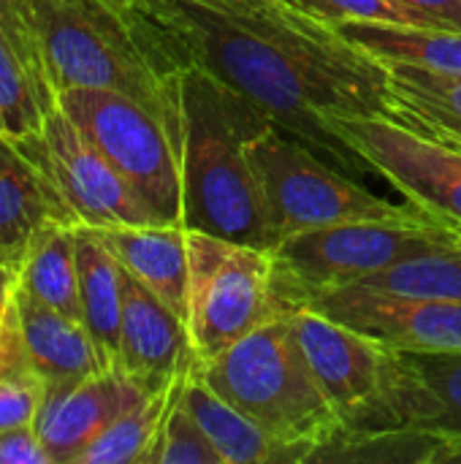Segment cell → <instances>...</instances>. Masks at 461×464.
Wrapping results in <instances>:
<instances>
[{"instance_id": "f546056e", "label": "cell", "mask_w": 461, "mask_h": 464, "mask_svg": "<svg viewBox=\"0 0 461 464\" xmlns=\"http://www.w3.org/2000/svg\"><path fill=\"white\" fill-rule=\"evenodd\" d=\"M46 386L49 383L30 367L0 375V432L35 424Z\"/></svg>"}, {"instance_id": "83f0119b", "label": "cell", "mask_w": 461, "mask_h": 464, "mask_svg": "<svg viewBox=\"0 0 461 464\" xmlns=\"http://www.w3.org/2000/svg\"><path fill=\"white\" fill-rule=\"evenodd\" d=\"M187 372H182L171 386V397L147 464H223L220 454L182 402V386Z\"/></svg>"}, {"instance_id": "d6986e66", "label": "cell", "mask_w": 461, "mask_h": 464, "mask_svg": "<svg viewBox=\"0 0 461 464\" xmlns=\"http://www.w3.org/2000/svg\"><path fill=\"white\" fill-rule=\"evenodd\" d=\"M397 122L461 150V76L402 63H380Z\"/></svg>"}, {"instance_id": "30bf717a", "label": "cell", "mask_w": 461, "mask_h": 464, "mask_svg": "<svg viewBox=\"0 0 461 464\" xmlns=\"http://www.w3.org/2000/svg\"><path fill=\"white\" fill-rule=\"evenodd\" d=\"M331 125L410 204L461 228V150L389 117H345Z\"/></svg>"}, {"instance_id": "e575fe53", "label": "cell", "mask_w": 461, "mask_h": 464, "mask_svg": "<svg viewBox=\"0 0 461 464\" xmlns=\"http://www.w3.org/2000/svg\"><path fill=\"white\" fill-rule=\"evenodd\" d=\"M198 3L220 8V11H231V14H258V11H274L285 0H198Z\"/></svg>"}, {"instance_id": "8992f818", "label": "cell", "mask_w": 461, "mask_h": 464, "mask_svg": "<svg viewBox=\"0 0 461 464\" xmlns=\"http://www.w3.org/2000/svg\"><path fill=\"white\" fill-rule=\"evenodd\" d=\"M451 247H459L456 228L443 223H345L291 234L272 250L274 310L291 315L405 258Z\"/></svg>"}, {"instance_id": "ffe728a7", "label": "cell", "mask_w": 461, "mask_h": 464, "mask_svg": "<svg viewBox=\"0 0 461 464\" xmlns=\"http://www.w3.org/2000/svg\"><path fill=\"white\" fill-rule=\"evenodd\" d=\"M76 272L82 324L87 326L103 364L117 370L122 329V264L90 226H76Z\"/></svg>"}, {"instance_id": "4316f807", "label": "cell", "mask_w": 461, "mask_h": 464, "mask_svg": "<svg viewBox=\"0 0 461 464\" xmlns=\"http://www.w3.org/2000/svg\"><path fill=\"white\" fill-rule=\"evenodd\" d=\"M57 106V95L41 84L24 57L0 41V133L24 139L41 133L46 114Z\"/></svg>"}, {"instance_id": "8fae6325", "label": "cell", "mask_w": 461, "mask_h": 464, "mask_svg": "<svg viewBox=\"0 0 461 464\" xmlns=\"http://www.w3.org/2000/svg\"><path fill=\"white\" fill-rule=\"evenodd\" d=\"M14 141L46 166L79 226H163L60 106L46 114L41 133Z\"/></svg>"}, {"instance_id": "5b68a950", "label": "cell", "mask_w": 461, "mask_h": 464, "mask_svg": "<svg viewBox=\"0 0 461 464\" xmlns=\"http://www.w3.org/2000/svg\"><path fill=\"white\" fill-rule=\"evenodd\" d=\"M247 158L258 177L277 245L291 234L345 223H443L410 201L394 204L367 190L361 179L331 166L274 122H266V128L247 141Z\"/></svg>"}, {"instance_id": "836d02e7", "label": "cell", "mask_w": 461, "mask_h": 464, "mask_svg": "<svg viewBox=\"0 0 461 464\" xmlns=\"http://www.w3.org/2000/svg\"><path fill=\"white\" fill-rule=\"evenodd\" d=\"M0 41H5V44H11L22 57H24V63L33 68V73H35V65H33V57H30V49H27V41H24V35H22V30H19V22H16V16L11 14V8H8V0H0ZM38 76V73H35ZM41 79V76H38ZM43 84V82H41ZM46 87V84H43ZM49 90V87H46Z\"/></svg>"}, {"instance_id": "ba28073f", "label": "cell", "mask_w": 461, "mask_h": 464, "mask_svg": "<svg viewBox=\"0 0 461 464\" xmlns=\"http://www.w3.org/2000/svg\"><path fill=\"white\" fill-rule=\"evenodd\" d=\"M57 106L122 174L158 223L179 226L182 185L177 152L155 111L125 92L101 87L60 90Z\"/></svg>"}, {"instance_id": "603a6c76", "label": "cell", "mask_w": 461, "mask_h": 464, "mask_svg": "<svg viewBox=\"0 0 461 464\" xmlns=\"http://www.w3.org/2000/svg\"><path fill=\"white\" fill-rule=\"evenodd\" d=\"M16 288H22L41 304L82 321L76 226L49 223L33 237L16 266Z\"/></svg>"}, {"instance_id": "f1b7e54d", "label": "cell", "mask_w": 461, "mask_h": 464, "mask_svg": "<svg viewBox=\"0 0 461 464\" xmlns=\"http://www.w3.org/2000/svg\"><path fill=\"white\" fill-rule=\"evenodd\" d=\"M302 14L334 24V22H402V24H418V27H437L429 16L413 14L405 5L394 0H285Z\"/></svg>"}, {"instance_id": "d590c367", "label": "cell", "mask_w": 461, "mask_h": 464, "mask_svg": "<svg viewBox=\"0 0 461 464\" xmlns=\"http://www.w3.org/2000/svg\"><path fill=\"white\" fill-rule=\"evenodd\" d=\"M14 288H16V266L0 256V304H5L14 296Z\"/></svg>"}, {"instance_id": "9a60e30c", "label": "cell", "mask_w": 461, "mask_h": 464, "mask_svg": "<svg viewBox=\"0 0 461 464\" xmlns=\"http://www.w3.org/2000/svg\"><path fill=\"white\" fill-rule=\"evenodd\" d=\"M389 402L402 427L446 438L461 462V356L391 348Z\"/></svg>"}, {"instance_id": "ac0fdd59", "label": "cell", "mask_w": 461, "mask_h": 464, "mask_svg": "<svg viewBox=\"0 0 461 464\" xmlns=\"http://www.w3.org/2000/svg\"><path fill=\"white\" fill-rule=\"evenodd\" d=\"M92 228V226H90ZM114 258L166 302L182 321L187 318V228L182 226H111L95 228Z\"/></svg>"}, {"instance_id": "52a82bcc", "label": "cell", "mask_w": 461, "mask_h": 464, "mask_svg": "<svg viewBox=\"0 0 461 464\" xmlns=\"http://www.w3.org/2000/svg\"><path fill=\"white\" fill-rule=\"evenodd\" d=\"M187 334L196 362L215 359L269 318L272 253L204 231H187Z\"/></svg>"}, {"instance_id": "9c48e42d", "label": "cell", "mask_w": 461, "mask_h": 464, "mask_svg": "<svg viewBox=\"0 0 461 464\" xmlns=\"http://www.w3.org/2000/svg\"><path fill=\"white\" fill-rule=\"evenodd\" d=\"M291 318L307 364L345 432L402 427L389 402L391 348L310 307Z\"/></svg>"}, {"instance_id": "d4e9b609", "label": "cell", "mask_w": 461, "mask_h": 464, "mask_svg": "<svg viewBox=\"0 0 461 464\" xmlns=\"http://www.w3.org/2000/svg\"><path fill=\"white\" fill-rule=\"evenodd\" d=\"M351 288L413 299L461 302V247L405 258Z\"/></svg>"}, {"instance_id": "cb8c5ba5", "label": "cell", "mask_w": 461, "mask_h": 464, "mask_svg": "<svg viewBox=\"0 0 461 464\" xmlns=\"http://www.w3.org/2000/svg\"><path fill=\"white\" fill-rule=\"evenodd\" d=\"M459 449L446 438L397 427L383 432H340L321 446L310 462H364V464H448L456 462Z\"/></svg>"}, {"instance_id": "1f68e13d", "label": "cell", "mask_w": 461, "mask_h": 464, "mask_svg": "<svg viewBox=\"0 0 461 464\" xmlns=\"http://www.w3.org/2000/svg\"><path fill=\"white\" fill-rule=\"evenodd\" d=\"M24 359V345H22V332H19V318H16V304L14 296L0 304V375L27 370Z\"/></svg>"}, {"instance_id": "3957f363", "label": "cell", "mask_w": 461, "mask_h": 464, "mask_svg": "<svg viewBox=\"0 0 461 464\" xmlns=\"http://www.w3.org/2000/svg\"><path fill=\"white\" fill-rule=\"evenodd\" d=\"M8 8L54 95L68 87L117 90L168 122L182 68L133 0H8Z\"/></svg>"}, {"instance_id": "7402d4cb", "label": "cell", "mask_w": 461, "mask_h": 464, "mask_svg": "<svg viewBox=\"0 0 461 464\" xmlns=\"http://www.w3.org/2000/svg\"><path fill=\"white\" fill-rule=\"evenodd\" d=\"M182 402L220 454L223 464H285L283 449L250 416L209 389L196 372V364L185 378Z\"/></svg>"}, {"instance_id": "44dd1931", "label": "cell", "mask_w": 461, "mask_h": 464, "mask_svg": "<svg viewBox=\"0 0 461 464\" xmlns=\"http://www.w3.org/2000/svg\"><path fill=\"white\" fill-rule=\"evenodd\" d=\"M329 27L375 63H402L461 76V30L367 19L334 22Z\"/></svg>"}, {"instance_id": "4fadbf2b", "label": "cell", "mask_w": 461, "mask_h": 464, "mask_svg": "<svg viewBox=\"0 0 461 464\" xmlns=\"http://www.w3.org/2000/svg\"><path fill=\"white\" fill-rule=\"evenodd\" d=\"M193 364L196 351L187 324L122 266V329L117 370L125 372L144 394H160Z\"/></svg>"}, {"instance_id": "e0dca14e", "label": "cell", "mask_w": 461, "mask_h": 464, "mask_svg": "<svg viewBox=\"0 0 461 464\" xmlns=\"http://www.w3.org/2000/svg\"><path fill=\"white\" fill-rule=\"evenodd\" d=\"M14 304L24 359L46 383L82 381L109 370L82 321L41 304L22 288H14Z\"/></svg>"}, {"instance_id": "4dcf8cb0", "label": "cell", "mask_w": 461, "mask_h": 464, "mask_svg": "<svg viewBox=\"0 0 461 464\" xmlns=\"http://www.w3.org/2000/svg\"><path fill=\"white\" fill-rule=\"evenodd\" d=\"M0 464H52L35 427L0 432Z\"/></svg>"}, {"instance_id": "277c9868", "label": "cell", "mask_w": 461, "mask_h": 464, "mask_svg": "<svg viewBox=\"0 0 461 464\" xmlns=\"http://www.w3.org/2000/svg\"><path fill=\"white\" fill-rule=\"evenodd\" d=\"M196 372L283 449L285 464L310 462L342 432L307 364L291 315H274L215 359L196 362Z\"/></svg>"}, {"instance_id": "7a4b0ae2", "label": "cell", "mask_w": 461, "mask_h": 464, "mask_svg": "<svg viewBox=\"0 0 461 464\" xmlns=\"http://www.w3.org/2000/svg\"><path fill=\"white\" fill-rule=\"evenodd\" d=\"M266 122L272 120L206 68L185 65L177 73L166 130L179 166L182 228L274 250L264 193L247 158V141Z\"/></svg>"}, {"instance_id": "484cf974", "label": "cell", "mask_w": 461, "mask_h": 464, "mask_svg": "<svg viewBox=\"0 0 461 464\" xmlns=\"http://www.w3.org/2000/svg\"><path fill=\"white\" fill-rule=\"evenodd\" d=\"M171 386L160 394H147L141 402L117 416L82 451L76 464H147L171 397Z\"/></svg>"}, {"instance_id": "6da1fadb", "label": "cell", "mask_w": 461, "mask_h": 464, "mask_svg": "<svg viewBox=\"0 0 461 464\" xmlns=\"http://www.w3.org/2000/svg\"><path fill=\"white\" fill-rule=\"evenodd\" d=\"M133 3L179 68H206L345 174H375L331 120H394L386 71L329 24L291 3L258 14H231L198 0Z\"/></svg>"}, {"instance_id": "2e32d148", "label": "cell", "mask_w": 461, "mask_h": 464, "mask_svg": "<svg viewBox=\"0 0 461 464\" xmlns=\"http://www.w3.org/2000/svg\"><path fill=\"white\" fill-rule=\"evenodd\" d=\"M49 223L79 226L46 166L0 133V256L19 266L33 237Z\"/></svg>"}, {"instance_id": "8d00e7d4", "label": "cell", "mask_w": 461, "mask_h": 464, "mask_svg": "<svg viewBox=\"0 0 461 464\" xmlns=\"http://www.w3.org/2000/svg\"><path fill=\"white\" fill-rule=\"evenodd\" d=\"M456 239H459V247H461V228H456Z\"/></svg>"}, {"instance_id": "5bb4252c", "label": "cell", "mask_w": 461, "mask_h": 464, "mask_svg": "<svg viewBox=\"0 0 461 464\" xmlns=\"http://www.w3.org/2000/svg\"><path fill=\"white\" fill-rule=\"evenodd\" d=\"M147 394L120 370H103L82 381L49 383L35 419V432L52 464H76L82 451L128 408Z\"/></svg>"}, {"instance_id": "d6a6232c", "label": "cell", "mask_w": 461, "mask_h": 464, "mask_svg": "<svg viewBox=\"0 0 461 464\" xmlns=\"http://www.w3.org/2000/svg\"><path fill=\"white\" fill-rule=\"evenodd\" d=\"M413 14L429 16L437 27L461 30V0H394Z\"/></svg>"}, {"instance_id": "7c38bea8", "label": "cell", "mask_w": 461, "mask_h": 464, "mask_svg": "<svg viewBox=\"0 0 461 464\" xmlns=\"http://www.w3.org/2000/svg\"><path fill=\"white\" fill-rule=\"evenodd\" d=\"M307 307L359 329L394 351L461 356V302L342 288Z\"/></svg>"}]
</instances>
